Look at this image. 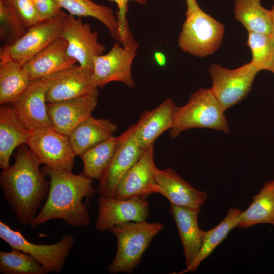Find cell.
<instances>
[{
	"instance_id": "1",
	"label": "cell",
	"mask_w": 274,
	"mask_h": 274,
	"mask_svg": "<svg viewBox=\"0 0 274 274\" xmlns=\"http://www.w3.org/2000/svg\"><path fill=\"white\" fill-rule=\"evenodd\" d=\"M49 178L47 200L30 224L32 228L52 219H61L73 227L88 226L89 210L84 198L93 197L92 179L83 173L76 175L67 170H56L45 166L43 171Z\"/></svg>"
},
{
	"instance_id": "2",
	"label": "cell",
	"mask_w": 274,
	"mask_h": 274,
	"mask_svg": "<svg viewBox=\"0 0 274 274\" xmlns=\"http://www.w3.org/2000/svg\"><path fill=\"white\" fill-rule=\"evenodd\" d=\"M39 165L28 148L21 146L14 163L0 175L1 187L9 208L23 225L31 224L48 194L49 182Z\"/></svg>"
},
{
	"instance_id": "3",
	"label": "cell",
	"mask_w": 274,
	"mask_h": 274,
	"mask_svg": "<svg viewBox=\"0 0 274 274\" xmlns=\"http://www.w3.org/2000/svg\"><path fill=\"white\" fill-rule=\"evenodd\" d=\"M163 228L160 222L149 223L145 220L128 222L109 229L117 238V249L107 271L111 274L131 273L140 263L153 238Z\"/></svg>"
},
{
	"instance_id": "4",
	"label": "cell",
	"mask_w": 274,
	"mask_h": 274,
	"mask_svg": "<svg viewBox=\"0 0 274 274\" xmlns=\"http://www.w3.org/2000/svg\"><path fill=\"white\" fill-rule=\"evenodd\" d=\"M225 111L211 88H199L192 93L184 106L178 107L169 131L170 138L194 128H207L229 132Z\"/></svg>"
},
{
	"instance_id": "5",
	"label": "cell",
	"mask_w": 274,
	"mask_h": 274,
	"mask_svg": "<svg viewBox=\"0 0 274 274\" xmlns=\"http://www.w3.org/2000/svg\"><path fill=\"white\" fill-rule=\"evenodd\" d=\"M186 16L179 37V47L199 57H204L217 51L223 40V25L199 7L186 13Z\"/></svg>"
},
{
	"instance_id": "6",
	"label": "cell",
	"mask_w": 274,
	"mask_h": 274,
	"mask_svg": "<svg viewBox=\"0 0 274 274\" xmlns=\"http://www.w3.org/2000/svg\"><path fill=\"white\" fill-rule=\"evenodd\" d=\"M26 145L40 165L56 170L72 171L76 156L68 136L52 127L30 131Z\"/></svg>"
},
{
	"instance_id": "7",
	"label": "cell",
	"mask_w": 274,
	"mask_h": 274,
	"mask_svg": "<svg viewBox=\"0 0 274 274\" xmlns=\"http://www.w3.org/2000/svg\"><path fill=\"white\" fill-rule=\"evenodd\" d=\"M66 13L41 20L29 27L17 41L4 45L0 49V60L11 59L24 65L54 40L61 37Z\"/></svg>"
},
{
	"instance_id": "8",
	"label": "cell",
	"mask_w": 274,
	"mask_h": 274,
	"mask_svg": "<svg viewBox=\"0 0 274 274\" xmlns=\"http://www.w3.org/2000/svg\"><path fill=\"white\" fill-rule=\"evenodd\" d=\"M0 237L12 249L30 255L49 272L56 273L62 270L75 241L72 234H67L53 244H33L26 239L19 231L12 229L2 221H0Z\"/></svg>"
},
{
	"instance_id": "9",
	"label": "cell",
	"mask_w": 274,
	"mask_h": 274,
	"mask_svg": "<svg viewBox=\"0 0 274 274\" xmlns=\"http://www.w3.org/2000/svg\"><path fill=\"white\" fill-rule=\"evenodd\" d=\"M259 72L251 62L233 70L211 64L208 70L212 79L211 89L224 111L247 96Z\"/></svg>"
},
{
	"instance_id": "10",
	"label": "cell",
	"mask_w": 274,
	"mask_h": 274,
	"mask_svg": "<svg viewBox=\"0 0 274 274\" xmlns=\"http://www.w3.org/2000/svg\"><path fill=\"white\" fill-rule=\"evenodd\" d=\"M139 44L134 39L124 46L114 44L110 51L94 58L92 79L97 87H104L112 82H120L130 88L135 87L131 74L132 62Z\"/></svg>"
},
{
	"instance_id": "11",
	"label": "cell",
	"mask_w": 274,
	"mask_h": 274,
	"mask_svg": "<svg viewBox=\"0 0 274 274\" xmlns=\"http://www.w3.org/2000/svg\"><path fill=\"white\" fill-rule=\"evenodd\" d=\"M60 72L32 80L21 96L11 105L19 120L30 131L52 127L47 110L46 95Z\"/></svg>"
},
{
	"instance_id": "12",
	"label": "cell",
	"mask_w": 274,
	"mask_h": 274,
	"mask_svg": "<svg viewBox=\"0 0 274 274\" xmlns=\"http://www.w3.org/2000/svg\"><path fill=\"white\" fill-rule=\"evenodd\" d=\"M67 42V54L79 65L93 71L95 57L103 54L106 47L98 41V31L83 23L81 17L66 14L61 34Z\"/></svg>"
},
{
	"instance_id": "13",
	"label": "cell",
	"mask_w": 274,
	"mask_h": 274,
	"mask_svg": "<svg viewBox=\"0 0 274 274\" xmlns=\"http://www.w3.org/2000/svg\"><path fill=\"white\" fill-rule=\"evenodd\" d=\"M154 144L143 153L138 161L121 179L115 190L114 197L128 199L140 197L146 199L150 195L158 193L154 161Z\"/></svg>"
},
{
	"instance_id": "14",
	"label": "cell",
	"mask_w": 274,
	"mask_h": 274,
	"mask_svg": "<svg viewBox=\"0 0 274 274\" xmlns=\"http://www.w3.org/2000/svg\"><path fill=\"white\" fill-rule=\"evenodd\" d=\"M97 204L95 228L99 232L128 222L145 221L149 216V202L145 198L119 199L100 195Z\"/></svg>"
},
{
	"instance_id": "15",
	"label": "cell",
	"mask_w": 274,
	"mask_h": 274,
	"mask_svg": "<svg viewBox=\"0 0 274 274\" xmlns=\"http://www.w3.org/2000/svg\"><path fill=\"white\" fill-rule=\"evenodd\" d=\"M133 129V125H132L126 130V134L120 143L111 163L98 180L97 192L100 195L114 197L118 183L144 151L134 139Z\"/></svg>"
},
{
	"instance_id": "16",
	"label": "cell",
	"mask_w": 274,
	"mask_h": 274,
	"mask_svg": "<svg viewBox=\"0 0 274 274\" xmlns=\"http://www.w3.org/2000/svg\"><path fill=\"white\" fill-rule=\"evenodd\" d=\"M98 93L63 101L47 103L52 127L68 136L80 123L92 116L98 101Z\"/></svg>"
},
{
	"instance_id": "17",
	"label": "cell",
	"mask_w": 274,
	"mask_h": 274,
	"mask_svg": "<svg viewBox=\"0 0 274 274\" xmlns=\"http://www.w3.org/2000/svg\"><path fill=\"white\" fill-rule=\"evenodd\" d=\"M155 178L158 193L165 197L170 204L200 212L208 198L205 192L194 188L171 168L156 167Z\"/></svg>"
},
{
	"instance_id": "18",
	"label": "cell",
	"mask_w": 274,
	"mask_h": 274,
	"mask_svg": "<svg viewBox=\"0 0 274 274\" xmlns=\"http://www.w3.org/2000/svg\"><path fill=\"white\" fill-rule=\"evenodd\" d=\"M93 71L74 65L61 72L46 95L47 103L55 102L98 93L92 79Z\"/></svg>"
},
{
	"instance_id": "19",
	"label": "cell",
	"mask_w": 274,
	"mask_h": 274,
	"mask_svg": "<svg viewBox=\"0 0 274 274\" xmlns=\"http://www.w3.org/2000/svg\"><path fill=\"white\" fill-rule=\"evenodd\" d=\"M178 107L170 98H166L158 107L141 115L133 124V136L145 151L165 131L172 127Z\"/></svg>"
},
{
	"instance_id": "20",
	"label": "cell",
	"mask_w": 274,
	"mask_h": 274,
	"mask_svg": "<svg viewBox=\"0 0 274 274\" xmlns=\"http://www.w3.org/2000/svg\"><path fill=\"white\" fill-rule=\"evenodd\" d=\"M67 42L61 36L23 65L30 80L47 77L71 67L77 61L67 53Z\"/></svg>"
},
{
	"instance_id": "21",
	"label": "cell",
	"mask_w": 274,
	"mask_h": 274,
	"mask_svg": "<svg viewBox=\"0 0 274 274\" xmlns=\"http://www.w3.org/2000/svg\"><path fill=\"white\" fill-rule=\"evenodd\" d=\"M169 212L179 233L186 267L198 254L206 232L200 229L198 226V215L200 212L173 204H170Z\"/></svg>"
},
{
	"instance_id": "22",
	"label": "cell",
	"mask_w": 274,
	"mask_h": 274,
	"mask_svg": "<svg viewBox=\"0 0 274 274\" xmlns=\"http://www.w3.org/2000/svg\"><path fill=\"white\" fill-rule=\"evenodd\" d=\"M30 130L19 120L12 106L0 108V167L8 168L14 150L26 144Z\"/></svg>"
},
{
	"instance_id": "23",
	"label": "cell",
	"mask_w": 274,
	"mask_h": 274,
	"mask_svg": "<svg viewBox=\"0 0 274 274\" xmlns=\"http://www.w3.org/2000/svg\"><path fill=\"white\" fill-rule=\"evenodd\" d=\"M117 129V125L110 120L91 116L68 136L75 155L81 156L89 149L112 136Z\"/></svg>"
},
{
	"instance_id": "24",
	"label": "cell",
	"mask_w": 274,
	"mask_h": 274,
	"mask_svg": "<svg viewBox=\"0 0 274 274\" xmlns=\"http://www.w3.org/2000/svg\"><path fill=\"white\" fill-rule=\"evenodd\" d=\"M54 1L61 9L67 10L72 15L97 19L107 28L112 39L122 46L124 45L116 16L111 8L92 0Z\"/></svg>"
},
{
	"instance_id": "25",
	"label": "cell",
	"mask_w": 274,
	"mask_h": 274,
	"mask_svg": "<svg viewBox=\"0 0 274 274\" xmlns=\"http://www.w3.org/2000/svg\"><path fill=\"white\" fill-rule=\"evenodd\" d=\"M253 199L248 208L242 211L237 227L249 228L258 224L274 225V179L265 182Z\"/></svg>"
},
{
	"instance_id": "26",
	"label": "cell",
	"mask_w": 274,
	"mask_h": 274,
	"mask_svg": "<svg viewBox=\"0 0 274 274\" xmlns=\"http://www.w3.org/2000/svg\"><path fill=\"white\" fill-rule=\"evenodd\" d=\"M126 133L125 130L118 136L113 135L84 152L80 156L83 164V173L92 179L99 180Z\"/></svg>"
},
{
	"instance_id": "27",
	"label": "cell",
	"mask_w": 274,
	"mask_h": 274,
	"mask_svg": "<svg viewBox=\"0 0 274 274\" xmlns=\"http://www.w3.org/2000/svg\"><path fill=\"white\" fill-rule=\"evenodd\" d=\"M31 81L23 65L11 59L0 60V104L12 105Z\"/></svg>"
},
{
	"instance_id": "28",
	"label": "cell",
	"mask_w": 274,
	"mask_h": 274,
	"mask_svg": "<svg viewBox=\"0 0 274 274\" xmlns=\"http://www.w3.org/2000/svg\"><path fill=\"white\" fill-rule=\"evenodd\" d=\"M234 14L248 32L271 35V11L264 8L261 0H234Z\"/></svg>"
},
{
	"instance_id": "29",
	"label": "cell",
	"mask_w": 274,
	"mask_h": 274,
	"mask_svg": "<svg viewBox=\"0 0 274 274\" xmlns=\"http://www.w3.org/2000/svg\"><path fill=\"white\" fill-rule=\"evenodd\" d=\"M241 213L242 211L238 209L230 208L225 218L217 226L206 231L198 254L190 264L178 273L183 274L195 271L200 263L227 237L229 232L237 227L238 218Z\"/></svg>"
},
{
	"instance_id": "30",
	"label": "cell",
	"mask_w": 274,
	"mask_h": 274,
	"mask_svg": "<svg viewBox=\"0 0 274 274\" xmlns=\"http://www.w3.org/2000/svg\"><path fill=\"white\" fill-rule=\"evenodd\" d=\"M2 274H47L49 272L30 255L19 250L0 252Z\"/></svg>"
},
{
	"instance_id": "31",
	"label": "cell",
	"mask_w": 274,
	"mask_h": 274,
	"mask_svg": "<svg viewBox=\"0 0 274 274\" xmlns=\"http://www.w3.org/2000/svg\"><path fill=\"white\" fill-rule=\"evenodd\" d=\"M247 44L252 53L251 62L260 71H270L274 59V39L271 35L248 32Z\"/></svg>"
},
{
	"instance_id": "32",
	"label": "cell",
	"mask_w": 274,
	"mask_h": 274,
	"mask_svg": "<svg viewBox=\"0 0 274 274\" xmlns=\"http://www.w3.org/2000/svg\"><path fill=\"white\" fill-rule=\"evenodd\" d=\"M9 0H0V39L5 45H11L27 31Z\"/></svg>"
},
{
	"instance_id": "33",
	"label": "cell",
	"mask_w": 274,
	"mask_h": 274,
	"mask_svg": "<svg viewBox=\"0 0 274 274\" xmlns=\"http://www.w3.org/2000/svg\"><path fill=\"white\" fill-rule=\"evenodd\" d=\"M9 1L17 16L27 28L41 21L38 11L32 0Z\"/></svg>"
},
{
	"instance_id": "34",
	"label": "cell",
	"mask_w": 274,
	"mask_h": 274,
	"mask_svg": "<svg viewBox=\"0 0 274 274\" xmlns=\"http://www.w3.org/2000/svg\"><path fill=\"white\" fill-rule=\"evenodd\" d=\"M115 3L118 7L116 17L120 27L121 33L126 44L128 41L133 39V36L131 33L128 26V23L126 18V14L128 12V3L131 1L144 5L146 3V0H110Z\"/></svg>"
},
{
	"instance_id": "35",
	"label": "cell",
	"mask_w": 274,
	"mask_h": 274,
	"mask_svg": "<svg viewBox=\"0 0 274 274\" xmlns=\"http://www.w3.org/2000/svg\"><path fill=\"white\" fill-rule=\"evenodd\" d=\"M32 1L38 11L41 20L54 18L63 12L54 0Z\"/></svg>"
},
{
	"instance_id": "36",
	"label": "cell",
	"mask_w": 274,
	"mask_h": 274,
	"mask_svg": "<svg viewBox=\"0 0 274 274\" xmlns=\"http://www.w3.org/2000/svg\"><path fill=\"white\" fill-rule=\"evenodd\" d=\"M154 59L159 66H164L166 64V59L164 54L160 52H156L154 55Z\"/></svg>"
},
{
	"instance_id": "37",
	"label": "cell",
	"mask_w": 274,
	"mask_h": 274,
	"mask_svg": "<svg viewBox=\"0 0 274 274\" xmlns=\"http://www.w3.org/2000/svg\"><path fill=\"white\" fill-rule=\"evenodd\" d=\"M187 4V11L186 13L191 12L199 7L196 0H186Z\"/></svg>"
},
{
	"instance_id": "38",
	"label": "cell",
	"mask_w": 274,
	"mask_h": 274,
	"mask_svg": "<svg viewBox=\"0 0 274 274\" xmlns=\"http://www.w3.org/2000/svg\"><path fill=\"white\" fill-rule=\"evenodd\" d=\"M271 13L272 16V31L271 33V36H272L274 39V5L272 6L271 9Z\"/></svg>"
},
{
	"instance_id": "39",
	"label": "cell",
	"mask_w": 274,
	"mask_h": 274,
	"mask_svg": "<svg viewBox=\"0 0 274 274\" xmlns=\"http://www.w3.org/2000/svg\"><path fill=\"white\" fill-rule=\"evenodd\" d=\"M270 71L272 72L273 73H274V59H273V62H272V65H271V69H270Z\"/></svg>"
},
{
	"instance_id": "40",
	"label": "cell",
	"mask_w": 274,
	"mask_h": 274,
	"mask_svg": "<svg viewBox=\"0 0 274 274\" xmlns=\"http://www.w3.org/2000/svg\"><path fill=\"white\" fill-rule=\"evenodd\" d=\"M9 1H11V0H9Z\"/></svg>"
}]
</instances>
